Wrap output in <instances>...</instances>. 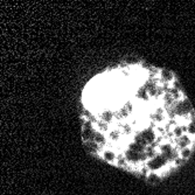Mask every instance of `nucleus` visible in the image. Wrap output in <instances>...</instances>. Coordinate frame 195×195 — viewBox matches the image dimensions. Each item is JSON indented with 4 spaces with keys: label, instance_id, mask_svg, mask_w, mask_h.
<instances>
[{
    "label": "nucleus",
    "instance_id": "nucleus-13",
    "mask_svg": "<svg viewBox=\"0 0 195 195\" xmlns=\"http://www.w3.org/2000/svg\"><path fill=\"white\" fill-rule=\"evenodd\" d=\"M160 176L159 174H156V172H150V174L147 175V180L151 181V182H156V180H159Z\"/></svg>",
    "mask_w": 195,
    "mask_h": 195
},
{
    "label": "nucleus",
    "instance_id": "nucleus-15",
    "mask_svg": "<svg viewBox=\"0 0 195 195\" xmlns=\"http://www.w3.org/2000/svg\"><path fill=\"white\" fill-rule=\"evenodd\" d=\"M98 129L100 131H108L109 130L108 123H105V122H98Z\"/></svg>",
    "mask_w": 195,
    "mask_h": 195
},
{
    "label": "nucleus",
    "instance_id": "nucleus-2",
    "mask_svg": "<svg viewBox=\"0 0 195 195\" xmlns=\"http://www.w3.org/2000/svg\"><path fill=\"white\" fill-rule=\"evenodd\" d=\"M192 143H193V139L191 138V136L188 133L183 135V136L181 137V138H179V139H175V144L179 150H183L186 147H191V144Z\"/></svg>",
    "mask_w": 195,
    "mask_h": 195
},
{
    "label": "nucleus",
    "instance_id": "nucleus-6",
    "mask_svg": "<svg viewBox=\"0 0 195 195\" xmlns=\"http://www.w3.org/2000/svg\"><path fill=\"white\" fill-rule=\"evenodd\" d=\"M87 147L89 148V151H91L92 153H97L98 151V144L95 140H90V141H87Z\"/></svg>",
    "mask_w": 195,
    "mask_h": 195
},
{
    "label": "nucleus",
    "instance_id": "nucleus-10",
    "mask_svg": "<svg viewBox=\"0 0 195 195\" xmlns=\"http://www.w3.org/2000/svg\"><path fill=\"white\" fill-rule=\"evenodd\" d=\"M95 141L97 143V144H102V145H104L105 144V137L103 136L100 132H96V136H95Z\"/></svg>",
    "mask_w": 195,
    "mask_h": 195
},
{
    "label": "nucleus",
    "instance_id": "nucleus-9",
    "mask_svg": "<svg viewBox=\"0 0 195 195\" xmlns=\"http://www.w3.org/2000/svg\"><path fill=\"white\" fill-rule=\"evenodd\" d=\"M161 77H162L164 81H166V82L173 81V75H172L170 71H166V70H162V71H161Z\"/></svg>",
    "mask_w": 195,
    "mask_h": 195
},
{
    "label": "nucleus",
    "instance_id": "nucleus-8",
    "mask_svg": "<svg viewBox=\"0 0 195 195\" xmlns=\"http://www.w3.org/2000/svg\"><path fill=\"white\" fill-rule=\"evenodd\" d=\"M172 132H173V135H174V138H175V139H179V138H181V137L185 135L182 126H175V127L173 129Z\"/></svg>",
    "mask_w": 195,
    "mask_h": 195
},
{
    "label": "nucleus",
    "instance_id": "nucleus-11",
    "mask_svg": "<svg viewBox=\"0 0 195 195\" xmlns=\"http://www.w3.org/2000/svg\"><path fill=\"white\" fill-rule=\"evenodd\" d=\"M164 99H165V106H168V105H172L173 102H174V98L172 97V95L168 92L164 96Z\"/></svg>",
    "mask_w": 195,
    "mask_h": 195
},
{
    "label": "nucleus",
    "instance_id": "nucleus-7",
    "mask_svg": "<svg viewBox=\"0 0 195 195\" xmlns=\"http://www.w3.org/2000/svg\"><path fill=\"white\" fill-rule=\"evenodd\" d=\"M179 153H180V156H181L182 159L187 160V159L191 156V154H192V148H191V147H186V148H183V150H180Z\"/></svg>",
    "mask_w": 195,
    "mask_h": 195
},
{
    "label": "nucleus",
    "instance_id": "nucleus-12",
    "mask_svg": "<svg viewBox=\"0 0 195 195\" xmlns=\"http://www.w3.org/2000/svg\"><path fill=\"white\" fill-rule=\"evenodd\" d=\"M119 131L117 130H112V131H110V135H109V138L111 139V140H114V141H118L119 140Z\"/></svg>",
    "mask_w": 195,
    "mask_h": 195
},
{
    "label": "nucleus",
    "instance_id": "nucleus-16",
    "mask_svg": "<svg viewBox=\"0 0 195 195\" xmlns=\"http://www.w3.org/2000/svg\"><path fill=\"white\" fill-rule=\"evenodd\" d=\"M123 127H124V132H125V133H127V135H129V133L131 132V126H130L129 124H125Z\"/></svg>",
    "mask_w": 195,
    "mask_h": 195
},
{
    "label": "nucleus",
    "instance_id": "nucleus-4",
    "mask_svg": "<svg viewBox=\"0 0 195 195\" xmlns=\"http://www.w3.org/2000/svg\"><path fill=\"white\" fill-rule=\"evenodd\" d=\"M114 117H115V114L111 112V111H109V110H106V111H104V112L100 114V119H102L103 122H105V123L112 122Z\"/></svg>",
    "mask_w": 195,
    "mask_h": 195
},
{
    "label": "nucleus",
    "instance_id": "nucleus-1",
    "mask_svg": "<svg viewBox=\"0 0 195 195\" xmlns=\"http://www.w3.org/2000/svg\"><path fill=\"white\" fill-rule=\"evenodd\" d=\"M166 162H167V160L161 156V154H156L154 158H152V159H150L147 161V165L146 166L150 168L151 172H156V171L161 170L166 165Z\"/></svg>",
    "mask_w": 195,
    "mask_h": 195
},
{
    "label": "nucleus",
    "instance_id": "nucleus-14",
    "mask_svg": "<svg viewBox=\"0 0 195 195\" xmlns=\"http://www.w3.org/2000/svg\"><path fill=\"white\" fill-rule=\"evenodd\" d=\"M126 162H127V160H126V158H125V156H123V154H119V156H117V164L119 165V166H125L126 165Z\"/></svg>",
    "mask_w": 195,
    "mask_h": 195
},
{
    "label": "nucleus",
    "instance_id": "nucleus-5",
    "mask_svg": "<svg viewBox=\"0 0 195 195\" xmlns=\"http://www.w3.org/2000/svg\"><path fill=\"white\" fill-rule=\"evenodd\" d=\"M143 138L144 139H146V141H147V144L148 143H152L153 140H154V138H156V135H154V132L151 130V129H148V130H145L144 132H143Z\"/></svg>",
    "mask_w": 195,
    "mask_h": 195
},
{
    "label": "nucleus",
    "instance_id": "nucleus-3",
    "mask_svg": "<svg viewBox=\"0 0 195 195\" xmlns=\"http://www.w3.org/2000/svg\"><path fill=\"white\" fill-rule=\"evenodd\" d=\"M103 158L108 161V162H115L117 160V156H116V153L114 151H110V150H106L103 152Z\"/></svg>",
    "mask_w": 195,
    "mask_h": 195
}]
</instances>
